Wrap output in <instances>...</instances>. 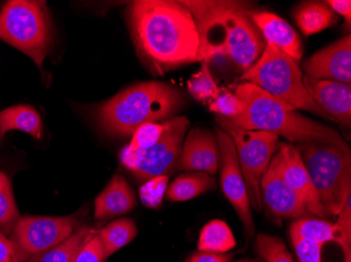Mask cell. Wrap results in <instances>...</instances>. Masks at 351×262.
<instances>
[{
    "label": "cell",
    "instance_id": "cell-1",
    "mask_svg": "<svg viewBox=\"0 0 351 262\" xmlns=\"http://www.w3.org/2000/svg\"><path fill=\"white\" fill-rule=\"evenodd\" d=\"M128 17L138 54L154 72L198 62V29L182 1L138 0L129 5Z\"/></svg>",
    "mask_w": 351,
    "mask_h": 262
},
{
    "label": "cell",
    "instance_id": "cell-2",
    "mask_svg": "<svg viewBox=\"0 0 351 262\" xmlns=\"http://www.w3.org/2000/svg\"><path fill=\"white\" fill-rule=\"evenodd\" d=\"M198 29V62L228 56L239 68L250 70L263 52L266 42L252 19V5L230 0H186Z\"/></svg>",
    "mask_w": 351,
    "mask_h": 262
},
{
    "label": "cell",
    "instance_id": "cell-3",
    "mask_svg": "<svg viewBox=\"0 0 351 262\" xmlns=\"http://www.w3.org/2000/svg\"><path fill=\"white\" fill-rule=\"evenodd\" d=\"M234 94L244 110L239 117L228 120L239 127L281 135L291 143L346 144L336 130L305 117L254 84L244 82Z\"/></svg>",
    "mask_w": 351,
    "mask_h": 262
},
{
    "label": "cell",
    "instance_id": "cell-4",
    "mask_svg": "<svg viewBox=\"0 0 351 262\" xmlns=\"http://www.w3.org/2000/svg\"><path fill=\"white\" fill-rule=\"evenodd\" d=\"M183 103L182 94L175 86L149 81L126 88L102 103L96 119L108 135L129 137L142 124L171 119Z\"/></svg>",
    "mask_w": 351,
    "mask_h": 262
},
{
    "label": "cell",
    "instance_id": "cell-5",
    "mask_svg": "<svg viewBox=\"0 0 351 262\" xmlns=\"http://www.w3.org/2000/svg\"><path fill=\"white\" fill-rule=\"evenodd\" d=\"M325 216H337L351 196V153L347 144H298Z\"/></svg>",
    "mask_w": 351,
    "mask_h": 262
},
{
    "label": "cell",
    "instance_id": "cell-6",
    "mask_svg": "<svg viewBox=\"0 0 351 262\" xmlns=\"http://www.w3.org/2000/svg\"><path fill=\"white\" fill-rule=\"evenodd\" d=\"M0 40L23 52L43 72L54 45V29L45 1L11 0L0 10Z\"/></svg>",
    "mask_w": 351,
    "mask_h": 262
},
{
    "label": "cell",
    "instance_id": "cell-7",
    "mask_svg": "<svg viewBox=\"0 0 351 262\" xmlns=\"http://www.w3.org/2000/svg\"><path fill=\"white\" fill-rule=\"evenodd\" d=\"M303 76L295 61L275 45L266 43L261 56L242 79L295 110H306L327 118L307 92Z\"/></svg>",
    "mask_w": 351,
    "mask_h": 262
},
{
    "label": "cell",
    "instance_id": "cell-8",
    "mask_svg": "<svg viewBox=\"0 0 351 262\" xmlns=\"http://www.w3.org/2000/svg\"><path fill=\"white\" fill-rule=\"evenodd\" d=\"M217 122L221 129L224 130L234 142L247 188L250 207L254 211L261 212L263 205L260 183L274 155L281 146L279 137L265 131L243 129L223 117L217 118Z\"/></svg>",
    "mask_w": 351,
    "mask_h": 262
},
{
    "label": "cell",
    "instance_id": "cell-9",
    "mask_svg": "<svg viewBox=\"0 0 351 262\" xmlns=\"http://www.w3.org/2000/svg\"><path fill=\"white\" fill-rule=\"evenodd\" d=\"M165 124V133L151 148L134 151L126 146L120 153L122 165L139 181L169 175L178 166L189 121L185 117H173Z\"/></svg>",
    "mask_w": 351,
    "mask_h": 262
},
{
    "label": "cell",
    "instance_id": "cell-10",
    "mask_svg": "<svg viewBox=\"0 0 351 262\" xmlns=\"http://www.w3.org/2000/svg\"><path fill=\"white\" fill-rule=\"evenodd\" d=\"M77 226L75 216H23L14 224L11 238L29 260L68 239Z\"/></svg>",
    "mask_w": 351,
    "mask_h": 262
},
{
    "label": "cell",
    "instance_id": "cell-11",
    "mask_svg": "<svg viewBox=\"0 0 351 262\" xmlns=\"http://www.w3.org/2000/svg\"><path fill=\"white\" fill-rule=\"evenodd\" d=\"M216 139L219 148L221 188L241 220L246 233L254 236V224L250 198L234 142L221 128L216 130Z\"/></svg>",
    "mask_w": 351,
    "mask_h": 262
},
{
    "label": "cell",
    "instance_id": "cell-12",
    "mask_svg": "<svg viewBox=\"0 0 351 262\" xmlns=\"http://www.w3.org/2000/svg\"><path fill=\"white\" fill-rule=\"evenodd\" d=\"M262 205L277 218H300L308 215L299 196L286 184L280 168L279 153H276L260 183Z\"/></svg>",
    "mask_w": 351,
    "mask_h": 262
},
{
    "label": "cell",
    "instance_id": "cell-13",
    "mask_svg": "<svg viewBox=\"0 0 351 262\" xmlns=\"http://www.w3.org/2000/svg\"><path fill=\"white\" fill-rule=\"evenodd\" d=\"M306 76L317 80L351 83V37H343L303 63Z\"/></svg>",
    "mask_w": 351,
    "mask_h": 262
},
{
    "label": "cell",
    "instance_id": "cell-14",
    "mask_svg": "<svg viewBox=\"0 0 351 262\" xmlns=\"http://www.w3.org/2000/svg\"><path fill=\"white\" fill-rule=\"evenodd\" d=\"M278 153L282 177L286 184L299 196L308 214L326 218L297 146L281 143Z\"/></svg>",
    "mask_w": 351,
    "mask_h": 262
},
{
    "label": "cell",
    "instance_id": "cell-15",
    "mask_svg": "<svg viewBox=\"0 0 351 262\" xmlns=\"http://www.w3.org/2000/svg\"><path fill=\"white\" fill-rule=\"evenodd\" d=\"M305 88L327 119L350 127L351 86L335 81L317 80L304 75Z\"/></svg>",
    "mask_w": 351,
    "mask_h": 262
},
{
    "label": "cell",
    "instance_id": "cell-16",
    "mask_svg": "<svg viewBox=\"0 0 351 262\" xmlns=\"http://www.w3.org/2000/svg\"><path fill=\"white\" fill-rule=\"evenodd\" d=\"M179 168L191 172L215 175L219 169V148L216 135L210 130L195 128L183 142Z\"/></svg>",
    "mask_w": 351,
    "mask_h": 262
},
{
    "label": "cell",
    "instance_id": "cell-17",
    "mask_svg": "<svg viewBox=\"0 0 351 262\" xmlns=\"http://www.w3.org/2000/svg\"><path fill=\"white\" fill-rule=\"evenodd\" d=\"M252 19L266 43L275 45L295 62L301 60L303 55L301 39L287 21L266 11L252 12Z\"/></svg>",
    "mask_w": 351,
    "mask_h": 262
},
{
    "label": "cell",
    "instance_id": "cell-18",
    "mask_svg": "<svg viewBox=\"0 0 351 262\" xmlns=\"http://www.w3.org/2000/svg\"><path fill=\"white\" fill-rule=\"evenodd\" d=\"M136 204L135 193L129 183L121 175L115 174L95 200V218L104 220L123 215L133 210Z\"/></svg>",
    "mask_w": 351,
    "mask_h": 262
},
{
    "label": "cell",
    "instance_id": "cell-19",
    "mask_svg": "<svg viewBox=\"0 0 351 262\" xmlns=\"http://www.w3.org/2000/svg\"><path fill=\"white\" fill-rule=\"evenodd\" d=\"M289 234L291 237L323 246L335 242L345 252L350 253L351 242L342 235L336 224H331L322 218H300L291 224Z\"/></svg>",
    "mask_w": 351,
    "mask_h": 262
},
{
    "label": "cell",
    "instance_id": "cell-20",
    "mask_svg": "<svg viewBox=\"0 0 351 262\" xmlns=\"http://www.w3.org/2000/svg\"><path fill=\"white\" fill-rule=\"evenodd\" d=\"M12 130H19L29 133L35 139L40 140L43 133V120L40 114L29 105H15L0 112V133Z\"/></svg>",
    "mask_w": 351,
    "mask_h": 262
},
{
    "label": "cell",
    "instance_id": "cell-21",
    "mask_svg": "<svg viewBox=\"0 0 351 262\" xmlns=\"http://www.w3.org/2000/svg\"><path fill=\"white\" fill-rule=\"evenodd\" d=\"M216 179L204 172H189L181 174L167 189V200L171 202H186L199 195L216 188Z\"/></svg>",
    "mask_w": 351,
    "mask_h": 262
},
{
    "label": "cell",
    "instance_id": "cell-22",
    "mask_svg": "<svg viewBox=\"0 0 351 262\" xmlns=\"http://www.w3.org/2000/svg\"><path fill=\"white\" fill-rule=\"evenodd\" d=\"M295 23L305 36L317 34L336 23V15L325 3H305L295 13Z\"/></svg>",
    "mask_w": 351,
    "mask_h": 262
},
{
    "label": "cell",
    "instance_id": "cell-23",
    "mask_svg": "<svg viewBox=\"0 0 351 262\" xmlns=\"http://www.w3.org/2000/svg\"><path fill=\"white\" fill-rule=\"evenodd\" d=\"M97 234L94 228L82 226L64 241L52 249L29 258L27 262H74L84 244Z\"/></svg>",
    "mask_w": 351,
    "mask_h": 262
},
{
    "label": "cell",
    "instance_id": "cell-24",
    "mask_svg": "<svg viewBox=\"0 0 351 262\" xmlns=\"http://www.w3.org/2000/svg\"><path fill=\"white\" fill-rule=\"evenodd\" d=\"M237 241L226 222L220 220H212L201 230L198 240L199 252L228 254L236 247Z\"/></svg>",
    "mask_w": 351,
    "mask_h": 262
},
{
    "label": "cell",
    "instance_id": "cell-25",
    "mask_svg": "<svg viewBox=\"0 0 351 262\" xmlns=\"http://www.w3.org/2000/svg\"><path fill=\"white\" fill-rule=\"evenodd\" d=\"M137 232V226L131 218L115 220L101 228L98 237L104 248V258L106 259L135 239Z\"/></svg>",
    "mask_w": 351,
    "mask_h": 262
},
{
    "label": "cell",
    "instance_id": "cell-26",
    "mask_svg": "<svg viewBox=\"0 0 351 262\" xmlns=\"http://www.w3.org/2000/svg\"><path fill=\"white\" fill-rule=\"evenodd\" d=\"M21 218L10 177L0 171V231L9 233Z\"/></svg>",
    "mask_w": 351,
    "mask_h": 262
},
{
    "label": "cell",
    "instance_id": "cell-27",
    "mask_svg": "<svg viewBox=\"0 0 351 262\" xmlns=\"http://www.w3.org/2000/svg\"><path fill=\"white\" fill-rule=\"evenodd\" d=\"M187 88L189 94L198 101H210V103L216 98L220 90L210 74L207 61H203L200 72L189 79Z\"/></svg>",
    "mask_w": 351,
    "mask_h": 262
},
{
    "label": "cell",
    "instance_id": "cell-28",
    "mask_svg": "<svg viewBox=\"0 0 351 262\" xmlns=\"http://www.w3.org/2000/svg\"><path fill=\"white\" fill-rule=\"evenodd\" d=\"M254 250L265 262H295L285 244L275 236L259 234Z\"/></svg>",
    "mask_w": 351,
    "mask_h": 262
},
{
    "label": "cell",
    "instance_id": "cell-29",
    "mask_svg": "<svg viewBox=\"0 0 351 262\" xmlns=\"http://www.w3.org/2000/svg\"><path fill=\"white\" fill-rule=\"evenodd\" d=\"M165 121L163 123L149 122L142 124L132 135L131 143L128 145V148L134 151L151 148L152 146L155 145L161 139L165 133Z\"/></svg>",
    "mask_w": 351,
    "mask_h": 262
},
{
    "label": "cell",
    "instance_id": "cell-30",
    "mask_svg": "<svg viewBox=\"0 0 351 262\" xmlns=\"http://www.w3.org/2000/svg\"><path fill=\"white\" fill-rule=\"evenodd\" d=\"M169 175H160L145 181L139 189V196L142 204L147 208L156 209L162 204L167 193Z\"/></svg>",
    "mask_w": 351,
    "mask_h": 262
},
{
    "label": "cell",
    "instance_id": "cell-31",
    "mask_svg": "<svg viewBox=\"0 0 351 262\" xmlns=\"http://www.w3.org/2000/svg\"><path fill=\"white\" fill-rule=\"evenodd\" d=\"M210 109L220 117L226 119H234L243 112L244 106L241 100L236 94L228 90H219L216 98L210 103Z\"/></svg>",
    "mask_w": 351,
    "mask_h": 262
},
{
    "label": "cell",
    "instance_id": "cell-32",
    "mask_svg": "<svg viewBox=\"0 0 351 262\" xmlns=\"http://www.w3.org/2000/svg\"><path fill=\"white\" fill-rule=\"evenodd\" d=\"M291 240L299 262H324L323 244H313L295 237H291Z\"/></svg>",
    "mask_w": 351,
    "mask_h": 262
},
{
    "label": "cell",
    "instance_id": "cell-33",
    "mask_svg": "<svg viewBox=\"0 0 351 262\" xmlns=\"http://www.w3.org/2000/svg\"><path fill=\"white\" fill-rule=\"evenodd\" d=\"M29 258L12 238L0 231V262H27Z\"/></svg>",
    "mask_w": 351,
    "mask_h": 262
},
{
    "label": "cell",
    "instance_id": "cell-34",
    "mask_svg": "<svg viewBox=\"0 0 351 262\" xmlns=\"http://www.w3.org/2000/svg\"><path fill=\"white\" fill-rule=\"evenodd\" d=\"M104 248L97 234L90 238L77 254L74 262H104Z\"/></svg>",
    "mask_w": 351,
    "mask_h": 262
},
{
    "label": "cell",
    "instance_id": "cell-35",
    "mask_svg": "<svg viewBox=\"0 0 351 262\" xmlns=\"http://www.w3.org/2000/svg\"><path fill=\"white\" fill-rule=\"evenodd\" d=\"M336 226L342 235L351 242V196H349L344 208L339 213Z\"/></svg>",
    "mask_w": 351,
    "mask_h": 262
},
{
    "label": "cell",
    "instance_id": "cell-36",
    "mask_svg": "<svg viewBox=\"0 0 351 262\" xmlns=\"http://www.w3.org/2000/svg\"><path fill=\"white\" fill-rule=\"evenodd\" d=\"M232 256L230 254L207 253L198 252L187 258L186 262H230Z\"/></svg>",
    "mask_w": 351,
    "mask_h": 262
},
{
    "label": "cell",
    "instance_id": "cell-37",
    "mask_svg": "<svg viewBox=\"0 0 351 262\" xmlns=\"http://www.w3.org/2000/svg\"><path fill=\"white\" fill-rule=\"evenodd\" d=\"M327 5L330 8L333 13L344 17L347 25H350L351 21V1L350 0H329L327 1Z\"/></svg>",
    "mask_w": 351,
    "mask_h": 262
},
{
    "label": "cell",
    "instance_id": "cell-38",
    "mask_svg": "<svg viewBox=\"0 0 351 262\" xmlns=\"http://www.w3.org/2000/svg\"><path fill=\"white\" fill-rule=\"evenodd\" d=\"M238 262H257V261H252V260H240Z\"/></svg>",
    "mask_w": 351,
    "mask_h": 262
},
{
    "label": "cell",
    "instance_id": "cell-39",
    "mask_svg": "<svg viewBox=\"0 0 351 262\" xmlns=\"http://www.w3.org/2000/svg\"><path fill=\"white\" fill-rule=\"evenodd\" d=\"M1 139H3V137H1V133H0V141H1Z\"/></svg>",
    "mask_w": 351,
    "mask_h": 262
}]
</instances>
